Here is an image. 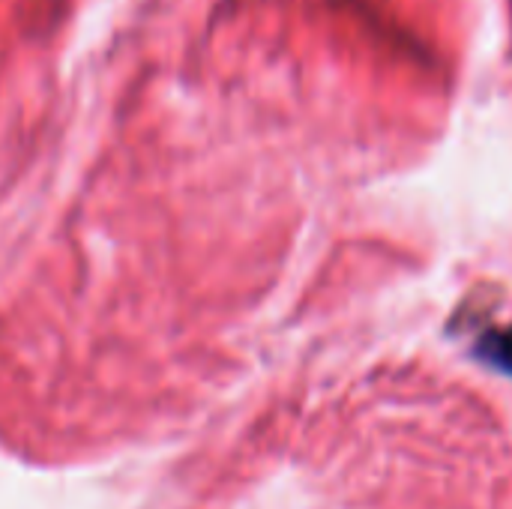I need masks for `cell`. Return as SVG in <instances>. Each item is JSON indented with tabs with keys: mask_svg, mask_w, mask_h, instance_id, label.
Here are the masks:
<instances>
[{
	"mask_svg": "<svg viewBox=\"0 0 512 509\" xmlns=\"http://www.w3.org/2000/svg\"><path fill=\"white\" fill-rule=\"evenodd\" d=\"M474 357L480 363H486L495 372H504L512 378V327H492L486 330L477 345H474Z\"/></svg>",
	"mask_w": 512,
	"mask_h": 509,
	"instance_id": "1",
	"label": "cell"
}]
</instances>
